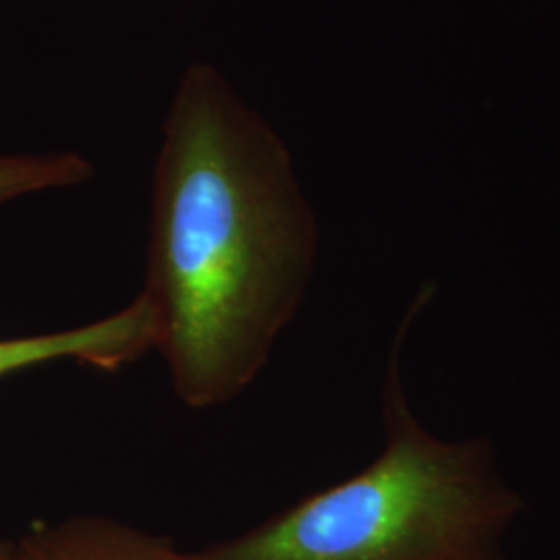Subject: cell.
Returning a JSON list of instances; mask_svg holds the SVG:
<instances>
[{"mask_svg":"<svg viewBox=\"0 0 560 560\" xmlns=\"http://www.w3.org/2000/svg\"><path fill=\"white\" fill-rule=\"evenodd\" d=\"M152 183L141 295L180 405L243 397L305 303L318 226L291 154L210 65L185 71Z\"/></svg>","mask_w":560,"mask_h":560,"instance_id":"1","label":"cell"},{"mask_svg":"<svg viewBox=\"0 0 560 560\" xmlns=\"http://www.w3.org/2000/svg\"><path fill=\"white\" fill-rule=\"evenodd\" d=\"M432 295L423 284L393 339L381 455L252 529L189 550L191 560H511L506 538L527 501L502 476L494 442L439 439L402 386L400 351Z\"/></svg>","mask_w":560,"mask_h":560,"instance_id":"2","label":"cell"},{"mask_svg":"<svg viewBox=\"0 0 560 560\" xmlns=\"http://www.w3.org/2000/svg\"><path fill=\"white\" fill-rule=\"evenodd\" d=\"M156 314L143 295L98 320L55 332L0 339V378L73 361L113 374L156 351Z\"/></svg>","mask_w":560,"mask_h":560,"instance_id":"3","label":"cell"},{"mask_svg":"<svg viewBox=\"0 0 560 560\" xmlns=\"http://www.w3.org/2000/svg\"><path fill=\"white\" fill-rule=\"evenodd\" d=\"M18 541L23 560H191L171 536L108 515L36 521Z\"/></svg>","mask_w":560,"mask_h":560,"instance_id":"4","label":"cell"},{"mask_svg":"<svg viewBox=\"0 0 560 560\" xmlns=\"http://www.w3.org/2000/svg\"><path fill=\"white\" fill-rule=\"evenodd\" d=\"M92 177V162L75 152L0 154V206L40 191L75 187Z\"/></svg>","mask_w":560,"mask_h":560,"instance_id":"5","label":"cell"},{"mask_svg":"<svg viewBox=\"0 0 560 560\" xmlns=\"http://www.w3.org/2000/svg\"><path fill=\"white\" fill-rule=\"evenodd\" d=\"M0 560H23L20 541L0 538Z\"/></svg>","mask_w":560,"mask_h":560,"instance_id":"6","label":"cell"}]
</instances>
